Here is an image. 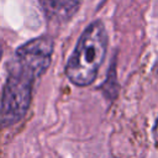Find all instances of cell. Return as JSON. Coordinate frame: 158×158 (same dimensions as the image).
<instances>
[{
    "instance_id": "6da1fadb",
    "label": "cell",
    "mask_w": 158,
    "mask_h": 158,
    "mask_svg": "<svg viewBox=\"0 0 158 158\" xmlns=\"http://www.w3.org/2000/svg\"><path fill=\"white\" fill-rule=\"evenodd\" d=\"M107 49V33L101 21L91 22L80 35L64 72L77 86H88L98 77Z\"/></svg>"
},
{
    "instance_id": "7a4b0ae2",
    "label": "cell",
    "mask_w": 158,
    "mask_h": 158,
    "mask_svg": "<svg viewBox=\"0 0 158 158\" xmlns=\"http://www.w3.org/2000/svg\"><path fill=\"white\" fill-rule=\"evenodd\" d=\"M42 74L12 57L0 100V126L9 127L20 122L32 101L35 81Z\"/></svg>"
},
{
    "instance_id": "3957f363",
    "label": "cell",
    "mask_w": 158,
    "mask_h": 158,
    "mask_svg": "<svg viewBox=\"0 0 158 158\" xmlns=\"http://www.w3.org/2000/svg\"><path fill=\"white\" fill-rule=\"evenodd\" d=\"M47 15L56 21L69 20L79 9L81 0H41Z\"/></svg>"
},
{
    "instance_id": "277c9868",
    "label": "cell",
    "mask_w": 158,
    "mask_h": 158,
    "mask_svg": "<svg viewBox=\"0 0 158 158\" xmlns=\"http://www.w3.org/2000/svg\"><path fill=\"white\" fill-rule=\"evenodd\" d=\"M153 138H154V141L158 143V118L156 120V123H154V126H153Z\"/></svg>"
},
{
    "instance_id": "5b68a950",
    "label": "cell",
    "mask_w": 158,
    "mask_h": 158,
    "mask_svg": "<svg viewBox=\"0 0 158 158\" xmlns=\"http://www.w3.org/2000/svg\"><path fill=\"white\" fill-rule=\"evenodd\" d=\"M1 58H2V44L0 42V62H1Z\"/></svg>"
}]
</instances>
